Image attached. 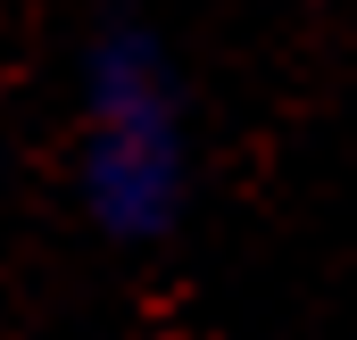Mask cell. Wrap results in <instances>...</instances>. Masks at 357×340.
<instances>
[{"label": "cell", "mask_w": 357, "mask_h": 340, "mask_svg": "<svg viewBox=\"0 0 357 340\" xmlns=\"http://www.w3.org/2000/svg\"><path fill=\"white\" fill-rule=\"evenodd\" d=\"M84 199L116 241H158L183 208V100L150 33H108L84 67Z\"/></svg>", "instance_id": "1"}]
</instances>
